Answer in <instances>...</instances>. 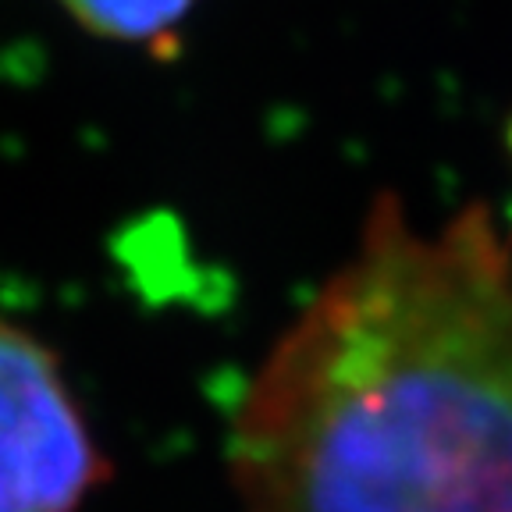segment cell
<instances>
[{"label":"cell","mask_w":512,"mask_h":512,"mask_svg":"<svg viewBox=\"0 0 512 512\" xmlns=\"http://www.w3.org/2000/svg\"><path fill=\"white\" fill-rule=\"evenodd\" d=\"M242 512H512V239L488 203L424 235L377 192L356 253L249 381Z\"/></svg>","instance_id":"1"},{"label":"cell","mask_w":512,"mask_h":512,"mask_svg":"<svg viewBox=\"0 0 512 512\" xmlns=\"http://www.w3.org/2000/svg\"><path fill=\"white\" fill-rule=\"evenodd\" d=\"M104 477L57 352L0 317V512H82Z\"/></svg>","instance_id":"2"},{"label":"cell","mask_w":512,"mask_h":512,"mask_svg":"<svg viewBox=\"0 0 512 512\" xmlns=\"http://www.w3.org/2000/svg\"><path fill=\"white\" fill-rule=\"evenodd\" d=\"M82 29L118 43H164L196 0H57Z\"/></svg>","instance_id":"3"},{"label":"cell","mask_w":512,"mask_h":512,"mask_svg":"<svg viewBox=\"0 0 512 512\" xmlns=\"http://www.w3.org/2000/svg\"><path fill=\"white\" fill-rule=\"evenodd\" d=\"M509 146H512V128H509Z\"/></svg>","instance_id":"4"}]
</instances>
